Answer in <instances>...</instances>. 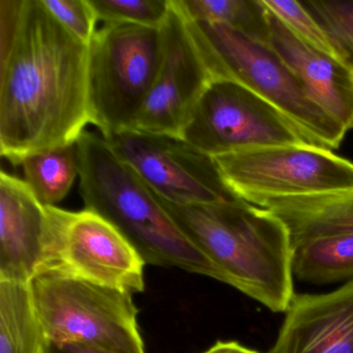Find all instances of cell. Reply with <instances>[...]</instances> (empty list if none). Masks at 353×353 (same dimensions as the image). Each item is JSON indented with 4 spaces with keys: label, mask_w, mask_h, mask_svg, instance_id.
Listing matches in <instances>:
<instances>
[{
    "label": "cell",
    "mask_w": 353,
    "mask_h": 353,
    "mask_svg": "<svg viewBox=\"0 0 353 353\" xmlns=\"http://www.w3.org/2000/svg\"><path fill=\"white\" fill-rule=\"evenodd\" d=\"M214 160L229 191L262 208L276 200L353 189V162L317 144L249 148Z\"/></svg>",
    "instance_id": "52a82bcc"
},
{
    "label": "cell",
    "mask_w": 353,
    "mask_h": 353,
    "mask_svg": "<svg viewBox=\"0 0 353 353\" xmlns=\"http://www.w3.org/2000/svg\"><path fill=\"white\" fill-rule=\"evenodd\" d=\"M20 166L24 181L39 201L57 206L71 191L80 174L79 154L76 143L50 148L28 157Z\"/></svg>",
    "instance_id": "ac0fdd59"
},
{
    "label": "cell",
    "mask_w": 353,
    "mask_h": 353,
    "mask_svg": "<svg viewBox=\"0 0 353 353\" xmlns=\"http://www.w3.org/2000/svg\"><path fill=\"white\" fill-rule=\"evenodd\" d=\"M154 196L223 283L274 313H286L295 295L293 243L282 219L239 198L179 205Z\"/></svg>",
    "instance_id": "7a4b0ae2"
},
{
    "label": "cell",
    "mask_w": 353,
    "mask_h": 353,
    "mask_svg": "<svg viewBox=\"0 0 353 353\" xmlns=\"http://www.w3.org/2000/svg\"><path fill=\"white\" fill-rule=\"evenodd\" d=\"M46 353H119L84 343H57L48 341Z\"/></svg>",
    "instance_id": "cb8c5ba5"
},
{
    "label": "cell",
    "mask_w": 353,
    "mask_h": 353,
    "mask_svg": "<svg viewBox=\"0 0 353 353\" xmlns=\"http://www.w3.org/2000/svg\"><path fill=\"white\" fill-rule=\"evenodd\" d=\"M185 18L214 79L231 80L249 88L278 109L314 143L332 150L342 144L347 130L316 104L268 43L221 24L193 21L187 15Z\"/></svg>",
    "instance_id": "277c9868"
},
{
    "label": "cell",
    "mask_w": 353,
    "mask_h": 353,
    "mask_svg": "<svg viewBox=\"0 0 353 353\" xmlns=\"http://www.w3.org/2000/svg\"><path fill=\"white\" fill-rule=\"evenodd\" d=\"M46 208L41 272L57 270L132 295L143 292L146 263L117 227L86 208L80 212L57 206Z\"/></svg>",
    "instance_id": "ba28073f"
},
{
    "label": "cell",
    "mask_w": 353,
    "mask_h": 353,
    "mask_svg": "<svg viewBox=\"0 0 353 353\" xmlns=\"http://www.w3.org/2000/svg\"><path fill=\"white\" fill-rule=\"evenodd\" d=\"M263 208L284 221L293 245L312 237L353 233V189L276 200Z\"/></svg>",
    "instance_id": "9a60e30c"
},
{
    "label": "cell",
    "mask_w": 353,
    "mask_h": 353,
    "mask_svg": "<svg viewBox=\"0 0 353 353\" xmlns=\"http://www.w3.org/2000/svg\"><path fill=\"white\" fill-rule=\"evenodd\" d=\"M106 140L117 157L167 201L191 205L236 198L223 181L214 158L181 138L129 130Z\"/></svg>",
    "instance_id": "30bf717a"
},
{
    "label": "cell",
    "mask_w": 353,
    "mask_h": 353,
    "mask_svg": "<svg viewBox=\"0 0 353 353\" xmlns=\"http://www.w3.org/2000/svg\"><path fill=\"white\" fill-rule=\"evenodd\" d=\"M30 285L0 282V353H46Z\"/></svg>",
    "instance_id": "e0dca14e"
},
{
    "label": "cell",
    "mask_w": 353,
    "mask_h": 353,
    "mask_svg": "<svg viewBox=\"0 0 353 353\" xmlns=\"http://www.w3.org/2000/svg\"><path fill=\"white\" fill-rule=\"evenodd\" d=\"M79 154L80 195L117 227L145 263L176 268L223 282L206 256L185 236L150 188L117 157L102 136L84 132Z\"/></svg>",
    "instance_id": "3957f363"
},
{
    "label": "cell",
    "mask_w": 353,
    "mask_h": 353,
    "mask_svg": "<svg viewBox=\"0 0 353 353\" xmlns=\"http://www.w3.org/2000/svg\"><path fill=\"white\" fill-rule=\"evenodd\" d=\"M162 28L104 24L88 46L90 123L105 139L129 131L162 59Z\"/></svg>",
    "instance_id": "8992f818"
},
{
    "label": "cell",
    "mask_w": 353,
    "mask_h": 353,
    "mask_svg": "<svg viewBox=\"0 0 353 353\" xmlns=\"http://www.w3.org/2000/svg\"><path fill=\"white\" fill-rule=\"evenodd\" d=\"M260 3L301 42L342 63L321 26L301 3L295 0H260Z\"/></svg>",
    "instance_id": "44dd1931"
},
{
    "label": "cell",
    "mask_w": 353,
    "mask_h": 353,
    "mask_svg": "<svg viewBox=\"0 0 353 353\" xmlns=\"http://www.w3.org/2000/svg\"><path fill=\"white\" fill-rule=\"evenodd\" d=\"M32 305L47 340L84 343L119 353H145L138 307L130 293L57 270L30 283Z\"/></svg>",
    "instance_id": "5b68a950"
},
{
    "label": "cell",
    "mask_w": 353,
    "mask_h": 353,
    "mask_svg": "<svg viewBox=\"0 0 353 353\" xmlns=\"http://www.w3.org/2000/svg\"><path fill=\"white\" fill-rule=\"evenodd\" d=\"M293 276L317 285L353 278V233L322 235L295 243Z\"/></svg>",
    "instance_id": "2e32d148"
},
{
    "label": "cell",
    "mask_w": 353,
    "mask_h": 353,
    "mask_svg": "<svg viewBox=\"0 0 353 353\" xmlns=\"http://www.w3.org/2000/svg\"><path fill=\"white\" fill-rule=\"evenodd\" d=\"M99 21L161 28L171 11L172 0H90Z\"/></svg>",
    "instance_id": "7402d4cb"
},
{
    "label": "cell",
    "mask_w": 353,
    "mask_h": 353,
    "mask_svg": "<svg viewBox=\"0 0 353 353\" xmlns=\"http://www.w3.org/2000/svg\"><path fill=\"white\" fill-rule=\"evenodd\" d=\"M47 208L23 179L0 173V282L30 285L42 270Z\"/></svg>",
    "instance_id": "7c38bea8"
},
{
    "label": "cell",
    "mask_w": 353,
    "mask_h": 353,
    "mask_svg": "<svg viewBox=\"0 0 353 353\" xmlns=\"http://www.w3.org/2000/svg\"><path fill=\"white\" fill-rule=\"evenodd\" d=\"M193 21L221 24L268 44V17L260 0H177Z\"/></svg>",
    "instance_id": "d6986e66"
},
{
    "label": "cell",
    "mask_w": 353,
    "mask_h": 353,
    "mask_svg": "<svg viewBox=\"0 0 353 353\" xmlns=\"http://www.w3.org/2000/svg\"><path fill=\"white\" fill-rule=\"evenodd\" d=\"M268 12V11H266ZM268 45L303 84L307 94L347 132L353 129V72L293 36L268 13Z\"/></svg>",
    "instance_id": "5bb4252c"
},
{
    "label": "cell",
    "mask_w": 353,
    "mask_h": 353,
    "mask_svg": "<svg viewBox=\"0 0 353 353\" xmlns=\"http://www.w3.org/2000/svg\"><path fill=\"white\" fill-rule=\"evenodd\" d=\"M268 353H353V280L322 294H295Z\"/></svg>",
    "instance_id": "4fadbf2b"
},
{
    "label": "cell",
    "mask_w": 353,
    "mask_h": 353,
    "mask_svg": "<svg viewBox=\"0 0 353 353\" xmlns=\"http://www.w3.org/2000/svg\"><path fill=\"white\" fill-rule=\"evenodd\" d=\"M181 138L212 158L264 146L316 144L270 103L227 79L210 82Z\"/></svg>",
    "instance_id": "9c48e42d"
},
{
    "label": "cell",
    "mask_w": 353,
    "mask_h": 353,
    "mask_svg": "<svg viewBox=\"0 0 353 353\" xmlns=\"http://www.w3.org/2000/svg\"><path fill=\"white\" fill-rule=\"evenodd\" d=\"M203 353H259L243 346L234 341H219L214 346L210 347Z\"/></svg>",
    "instance_id": "d4e9b609"
},
{
    "label": "cell",
    "mask_w": 353,
    "mask_h": 353,
    "mask_svg": "<svg viewBox=\"0 0 353 353\" xmlns=\"http://www.w3.org/2000/svg\"><path fill=\"white\" fill-rule=\"evenodd\" d=\"M90 123L88 46L42 0H0V154L76 143Z\"/></svg>",
    "instance_id": "6da1fadb"
},
{
    "label": "cell",
    "mask_w": 353,
    "mask_h": 353,
    "mask_svg": "<svg viewBox=\"0 0 353 353\" xmlns=\"http://www.w3.org/2000/svg\"><path fill=\"white\" fill-rule=\"evenodd\" d=\"M301 5L321 26L342 63L353 72V0H307Z\"/></svg>",
    "instance_id": "ffe728a7"
},
{
    "label": "cell",
    "mask_w": 353,
    "mask_h": 353,
    "mask_svg": "<svg viewBox=\"0 0 353 353\" xmlns=\"http://www.w3.org/2000/svg\"><path fill=\"white\" fill-rule=\"evenodd\" d=\"M162 37L158 75L132 131L181 138L198 101L214 78L177 0H172Z\"/></svg>",
    "instance_id": "8fae6325"
},
{
    "label": "cell",
    "mask_w": 353,
    "mask_h": 353,
    "mask_svg": "<svg viewBox=\"0 0 353 353\" xmlns=\"http://www.w3.org/2000/svg\"><path fill=\"white\" fill-rule=\"evenodd\" d=\"M53 17L76 39L90 46L99 19L90 0H42Z\"/></svg>",
    "instance_id": "603a6c76"
}]
</instances>
